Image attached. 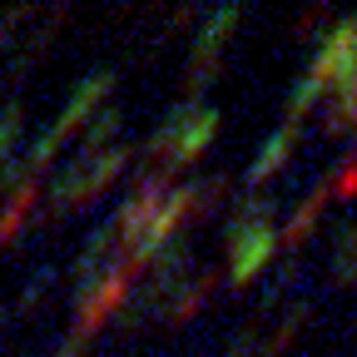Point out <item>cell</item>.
Returning a JSON list of instances; mask_svg holds the SVG:
<instances>
[{"mask_svg": "<svg viewBox=\"0 0 357 357\" xmlns=\"http://www.w3.org/2000/svg\"><path fill=\"white\" fill-rule=\"evenodd\" d=\"M234 25H238V6H218V10L204 20L199 40H194V60H218V45L229 40Z\"/></svg>", "mask_w": 357, "mask_h": 357, "instance_id": "30bf717a", "label": "cell"}, {"mask_svg": "<svg viewBox=\"0 0 357 357\" xmlns=\"http://www.w3.org/2000/svg\"><path fill=\"white\" fill-rule=\"evenodd\" d=\"M218 278H223L218 268H199V273H189V278H184V288H178V293L164 303L169 323H184V318H194V312L208 303V293H213V283H218Z\"/></svg>", "mask_w": 357, "mask_h": 357, "instance_id": "52a82bcc", "label": "cell"}, {"mask_svg": "<svg viewBox=\"0 0 357 357\" xmlns=\"http://www.w3.org/2000/svg\"><path fill=\"white\" fill-rule=\"evenodd\" d=\"M60 139H65V134L50 124V129H40L35 134V139H30V149H25V159H20V169L30 174V178H40L45 169H50V159L60 154Z\"/></svg>", "mask_w": 357, "mask_h": 357, "instance_id": "4fadbf2b", "label": "cell"}, {"mask_svg": "<svg viewBox=\"0 0 357 357\" xmlns=\"http://www.w3.org/2000/svg\"><path fill=\"white\" fill-rule=\"evenodd\" d=\"M298 134H303V124H293V119H283L273 134L263 139V149H258V159L248 164V184L258 189L263 178H273L283 164H288V154H293V144H298Z\"/></svg>", "mask_w": 357, "mask_h": 357, "instance_id": "277c9868", "label": "cell"}, {"mask_svg": "<svg viewBox=\"0 0 357 357\" xmlns=\"http://www.w3.org/2000/svg\"><path fill=\"white\" fill-rule=\"evenodd\" d=\"M25 15H30L25 6H15V10H0V45H6V35H10V25H15V20H25Z\"/></svg>", "mask_w": 357, "mask_h": 357, "instance_id": "cb8c5ba5", "label": "cell"}, {"mask_svg": "<svg viewBox=\"0 0 357 357\" xmlns=\"http://www.w3.org/2000/svg\"><path fill=\"white\" fill-rule=\"evenodd\" d=\"M337 283H352V223L337 229Z\"/></svg>", "mask_w": 357, "mask_h": 357, "instance_id": "d6986e66", "label": "cell"}, {"mask_svg": "<svg viewBox=\"0 0 357 357\" xmlns=\"http://www.w3.org/2000/svg\"><path fill=\"white\" fill-rule=\"evenodd\" d=\"M333 194H328V184H318V189H312L303 204H298V213L283 223V229H278V248H303V238L312 234V229H318V218H323V204H328Z\"/></svg>", "mask_w": 357, "mask_h": 357, "instance_id": "9c48e42d", "label": "cell"}, {"mask_svg": "<svg viewBox=\"0 0 357 357\" xmlns=\"http://www.w3.org/2000/svg\"><path fill=\"white\" fill-rule=\"evenodd\" d=\"M229 248H234V258H229V273H223V283H229L234 293H243L268 263H273V253H278V223L268 218V223H253V229H243V234H234L229 238Z\"/></svg>", "mask_w": 357, "mask_h": 357, "instance_id": "7a4b0ae2", "label": "cell"}, {"mask_svg": "<svg viewBox=\"0 0 357 357\" xmlns=\"http://www.w3.org/2000/svg\"><path fill=\"white\" fill-rule=\"evenodd\" d=\"M298 273H303V268H298V263L288 258V263L278 268V278H273V283H268V293H263V307H273V303H278V298H283V293H288V288L298 283Z\"/></svg>", "mask_w": 357, "mask_h": 357, "instance_id": "ac0fdd59", "label": "cell"}, {"mask_svg": "<svg viewBox=\"0 0 357 357\" xmlns=\"http://www.w3.org/2000/svg\"><path fill=\"white\" fill-rule=\"evenodd\" d=\"M352 109H357V89H333L328 129H333V134H347V129H352Z\"/></svg>", "mask_w": 357, "mask_h": 357, "instance_id": "e0dca14e", "label": "cell"}, {"mask_svg": "<svg viewBox=\"0 0 357 357\" xmlns=\"http://www.w3.org/2000/svg\"><path fill=\"white\" fill-rule=\"evenodd\" d=\"M95 194H89V169H84V159L75 154L65 169H60V178L50 184V213H70V208H79V204H89Z\"/></svg>", "mask_w": 357, "mask_h": 357, "instance_id": "ba28073f", "label": "cell"}, {"mask_svg": "<svg viewBox=\"0 0 357 357\" xmlns=\"http://www.w3.org/2000/svg\"><path fill=\"white\" fill-rule=\"evenodd\" d=\"M84 342H89V337H75V333H70V337L55 347V357H84Z\"/></svg>", "mask_w": 357, "mask_h": 357, "instance_id": "603a6c76", "label": "cell"}, {"mask_svg": "<svg viewBox=\"0 0 357 357\" xmlns=\"http://www.w3.org/2000/svg\"><path fill=\"white\" fill-rule=\"evenodd\" d=\"M50 278H55V268H40V273L30 278V288H25V298H20V307H30V303H40L45 293H50Z\"/></svg>", "mask_w": 357, "mask_h": 357, "instance_id": "ffe728a7", "label": "cell"}, {"mask_svg": "<svg viewBox=\"0 0 357 357\" xmlns=\"http://www.w3.org/2000/svg\"><path fill=\"white\" fill-rule=\"evenodd\" d=\"M229 357H263V342H258L253 333H243V337H234V347H229Z\"/></svg>", "mask_w": 357, "mask_h": 357, "instance_id": "44dd1931", "label": "cell"}, {"mask_svg": "<svg viewBox=\"0 0 357 357\" xmlns=\"http://www.w3.org/2000/svg\"><path fill=\"white\" fill-rule=\"evenodd\" d=\"M35 199H40V178H25L20 189H10L6 199H0V248H10L20 238V229L35 213Z\"/></svg>", "mask_w": 357, "mask_h": 357, "instance_id": "8992f818", "label": "cell"}, {"mask_svg": "<svg viewBox=\"0 0 357 357\" xmlns=\"http://www.w3.org/2000/svg\"><path fill=\"white\" fill-rule=\"evenodd\" d=\"M218 109L213 105H194L189 109V119L178 124V134H174V149H169V164L174 169H184V164H199V154L213 144V134H218Z\"/></svg>", "mask_w": 357, "mask_h": 357, "instance_id": "3957f363", "label": "cell"}, {"mask_svg": "<svg viewBox=\"0 0 357 357\" xmlns=\"http://www.w3.org/2000/svg\"><path fill=\"white\" fill-rule=\"evenodd\" d=\"M109 89H114V70H95L89 79H79V84H75V95H70V100H65V109H60V119H55V129H60V134L79 129V119L95 109V105L109 95Z\"/></svg>", "mask_w": 357, "mask_h": 357, "instance_id": "5b68a950", "label": "cell"}, {"mask_svg": "<svg viewBox=\"0 0 357 357\" xmlns=\"http://www.w3.org/2000/svg\"><path fill=\"white\" fill-rule=\"evenodd\" d=\"M20 134H25V109H20V100H6V109H0V169L15 159Z\"/></svg>", "mask_w": 357, "mask_h": 357, "instance_id": "9a60e30c", "label": "cell"}, {"mask_svg": "<svg viewBox=\"0 0 357 357\" xmlns=\"http://www.w3.org/2000/svg\"><path fill=\"white\" fill-rule=\"evenodd\" d=\"M134 273H139V268H129L124 258H114V263L105 268V278L89 288V293L75 298V337H89L100 323H109L114 312L124 307V298L134 293Z\"/></svg>", "mask_w": 357, "mask_h": 357, "instance_id": "6da1fadb", "label": "cell"}, {"mask_svg": "<svg viewBox=\"0 0 357 357\" xmlns=\"http://www.w3.org/2000/svg\"><path fill=\"white\" fill-rule=\"evenodd\" d=\"M119 129H124V114H119L114 105H105L95 119L84 124V134H79V159H95L100 149H109V139H114Z\"/></svg>", "mask_w": 357, "mask_h": 357, "instance_id": "8fae6325", "label": "cell"}, {"mask_svg": "<svg viewBox=\"0 0 357 357\" xmlns=\"http://www.w3.org/2000/svg\"><path fill=\"white\" fill-rule=\"evenodd\" d=\"M333 189H337V199H352V159H342V164H337Z\"/></svg>", "mask_w": 357, "mask_h": 357, "instance_id": "7402d4cb", "label": "cell"}, {"mask_svg": "<svg viewBox=\"0 0 357 357\" xmlns=\"http://www.w3.org/2000/svg\"><path fill=\"white\" fill-rule=\"evenodd\" d=\"M0 109H6V105H0Z\"/></svg>", "mask_w": 357, "mask_h": 357, "instance_id": "d4e9b609", "label": "cell"}, {"mask_svg": "<svg viewBox=\"0 0 357 357\" xmlns=\"http://www.w3.org/2000/svg\"><path fill=\"white\" fill-rule=\"evenodd\" d=\"M213 75H218V60H189V70H184V100L189 105H199V95L213 84Z\"/></svg>", "mask_w": 357, "mask_h": 357, "instance_id": "2e32d148", "label": "cell"}, {"mask_svg": "<svg viewBox=\"0 0 357 357\" xmlns=\"http://www.w3.org/2000/svg\"><path fill=\"white\" fill-rule=\"evenodd\" d=\"M323 95H328V84L312 75V70H303V75H298V84H293V95H288V119H293V124H303V114L318 105Z\"/></svg>", "mask_w": 357, "mask_h": 357, "instance_id": "5bb4252c", "label": "cell"}, {"mask_svg": "<svg viewBox=\"0 0 357 357\" xmlns=\"http://www.w3.org/2000/svg\"><path fill=\"white\" fill-rule=\"evenodd\" d=\"M129 159H139V154H134V149H100L95 159H84V169H89V194H100V189H109L114 184V178L124 174V164Z\"/></svg>", "mask_w": 357, "mask_h": 357, "instance_id": "7c38bea8", "label": "cell"}]
</instances>
